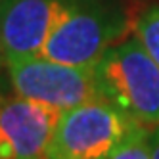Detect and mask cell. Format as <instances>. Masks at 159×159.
<instances>
[{"label": "cell", "mask_w": 159, "mask_h": 159, "mask_svg": "<svg viewBox=\"0 0 159 159\" xmlns=\"http://www.w3.org/2000/svg\"><path fill=\"white\" fill-rule=\"evenodd\" d=\"M104 159H153L150 148V129L134 123L123 140Z\"/></svg>", "instance_id": "obj_7"}, {"label": "cell", "mask_w": 159, "mask_h": 159, "mask_svg": "<svg viewBox=\"0 0 159 159\" xmlns=\"http://www.w3.org/2000/svg\"><path fill=\"white\" fill-rule=\"evenodd\" d=\"M94 75L100 98L150 130L159 125V65L134 33L106 50Z\"/></svg>", "instance_id": "obj_1"}, {"label": "cell", "mask_w": 159, "mask_h": 159, "mask_svg": "<svg viewBox=\"0 0 159 159\" xmlns=\"http://www.w3.org/2000/svg\"><path fill=\"white\" fill-rule=\"evenodd\" d=\"M58 115L39 102L0 94V159H46Z\"/></svg>", "instance_id": "obj_5"}, {"label": "cell", "mask_w": 159, "mask_h": 159, "mask_svg": "<svg viewBox=\"0 0 159 159\" xmlns=\"http://www.w3.org/2000/svg\"><path fill=\"white\" fill-rule=\"evenodd\" d=\"M150 148H152V157L159 159V125L150 130Z\"/></svg>", "instance_id": "obj_9"}, {"label": "cell", "mask_w": 159, "mask_h": 159, "mask_svg": "<svg viewBox=\"0 0 159 159\" xmlns=\"http://www.w3.org/2000/svg\"><path fill=\"white\" fill-rule=\"evenodd\" d=\"M0 65H6V58H4V52H2V46H0Z\"/></svg>", "instance_id": "obj_10"}, {"label": "cell", "mask_w": 159, "mask_h": 159, "mask_svg": "<svg viewBox=\"0 0 159 159\" xmlns=\"http://www.w3.org/2000/svg\"><path fill=\"white\" fill-rule=\"evenodd\" d=\"M134 123L104 98L63 109L56 121L46 159H104Z\"/></svg>", "instance_id": "obj_3"}, {"label": "cell", "mask_w": 159, "mask_h": 159, "mask_svg": "<svg viewBox=\"0 0 159 159\" xmlns=\"http://www.w3.org/2000/svg\"><path fill=\"white\" fill-rule=\"evenodd\" d=\"M67 0H0V46L4 58L42 54Z\"/></svg>", "instance_id": "obj_6"}, {"label": "cell", "mask_w": 159, "mask_h": 159, "mask_svg": "<svg viewBox=\"0 0 159 159\" xmlns=\"http://www.w3.org/2000/svg\"><path fill=\"white\" fill-rule=\"evenodd\" d=\"M129 31L130 19L121 0H67L42 54L63 63L94 67Z\"/></svg>", "instance_id": "obj_2"}, {"label": "cell", "mask_w": 159, "mask_h": 159, "mask_svg": "<svg viewBox=\"0 0 159 159\" xmlns=\"http://www.w3.org/2000/svg\"><path fill=\"white\" fill-rule=\"evenodd\" d=\"M14 92L58 111L100 98L94 67L52 60L44 54L6 58Z\"/></svg>", "instance_id": "obj_4"}, {"label": "cell", "mask_w": 159, "mask_h": 159, "mask_svg": "<svg viewBox=\"0 0 159 159\" xmlns=\"http://www.w3.org/2000/svg\"><path fill=\"white\" fill-rule=\"evenodd\" d=\"M132 33L159 65V4L144 8L132 21Z\"/></svg>", "instance_id": "obj_8"}]
</instances>
